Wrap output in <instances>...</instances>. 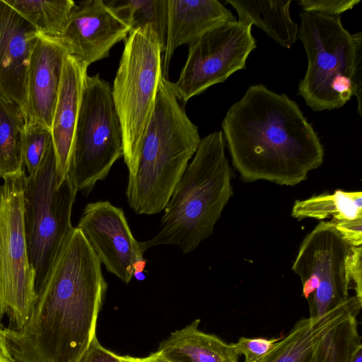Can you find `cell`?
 Listing matches in <instances>:
<instances>
[{"label":"cell","instance_id":"6da1fadb","mask_svg":"<svg viewBox=\"0 0 362 362\" xmlns=\"http://www.w3.org/2000/svg\"><path fill=\"white\" fill-rule=\"evenodd\" d=\"M107 284L101 263L74 227L47 277L24 327L5 328L16 362H79L96 337Z\"/></svg>","mask_w":362,"mask_h":362},{"label":"cell","instance_id":"7a4b0ae2","mask_svg":"<svg viewBox=\"0 0 362 362\" xmlns=\"http://www.w3.org/2000/svg\"><path fill=\"white\" fill-rule=\"evenodd\" d=\"M242 180L295 186L323 163L324 147L298 104L262 84L250 86L221 123Z\"/></svg>","mask_w":362,"mask_h":362},{"label":"cell","instance_id":"3957f363","mask_svg":"<svg viewBox=\"0 0 362 362\" xmlns=\"http://www.w3.org/2000/svg\"><path fill=\"white\" fill-rule=\"evenodd\" d=\"M221 131L201 139L192 160L177 183L152 238L140 242L142 252L173 245L184 254L194 251L209 238L232 197V170Z\"/></svg>","mask_w":362,"mask_h":362},{"label":"cell","instance_id":"277c9868","mask_svg":"<svg viewBox=\"0 0 362 362\" xmlns=\"http://www.w3.org/2000/svg\"><path fill=\"white\" fill-rule=\"evenodd\" d=\"M200 141L197 127L163 77L136 173L128 177L127 203L136 214L153 215L164 209Z\"/></svg>","mask_w":362,"mask_h":362},{"label":"cell","instance_id":"5b68a950","mask_svg":"<svg viewBox=\"0 0 362 362\" xmlns=\"http://www.w3.org/2000/svg\"><path fill=\"white\" fill-rule=\"evenodd\" d=\"M300 18L308 67L298 94L316 112L340 108L355 96L362 115V33H350L339 16L303 11Z\"/></svg>","mask_w":362,"mask_h":362},{"label":"cell","instance_id":"8992f818","mask_svg":"<svg viewBox=\"0 0 362 362\" xmlns=\"http://www.w3.org/2000/svg\"><path fill=\"white\" fill-rule=\"evenodd\" d=\"M161 48L151 28L129 33L114 79L112 95L123 134V158L134 175L158 86L163 77Z\"/></svg>","mask_w":362,"mask_h":362},{"label":"cell","instance_id":"52a82bcc","mask_svg":"<svg viewBox=\"0 0 362 362\" xmlns=\"http://www.w3.org/2000/svg\"><path fill=\"white\" fill-rule=\"evenodd\" d=\"M56 158L49 142L37 171L26 178L24 228L37 290L74 229L71 211L77 193L69 175L57 185Z\"/></svg>","mask_w":362,"mask_h":362},{"label":"cell","instance_id":"ba28073f","mask_svg":"<svg viewBox=\"0 0 362 362\" xmlns=\"http://www.w3.org/2000/svg\"><path fill=\"white\" fill-rule=\"evenodd\" d=\"M123 157V134L112 88L99 74L87 75L76 127L69 177L88 194Z\"/></svg>","mask_w":362,"mask_h":362},{"label":"cell","instance_id":"9c48e42d","mask_svg":"<svg viewBox=\"0 0 362 362\" xmlns=\"http://www.w3.org/2000/svg\"><path fill=\"white\" fill-rule=\"evenodd\" d=\"M25 171L4 178L0 186V323L19 330L27 322L36 298L35 276L25 237Z\"/></svg>","mask_w":362,"mask_h":362},{"label":"cell","instance_id":"30bf717a","mask_svg":"<svg viewBox=\"0 0 362 362\" xmlns=\"http://www.w3.org/2000/svg\"><path fill=\"white\" fill-rule=\"evenodd\" d=\"M353 246L332 221L320 222L301 243L292 265L308 300L310 318L317 320L349 301L353 290L362 300L350 271Z\"/></svg>","mask_w":362,"mask_h":362},{"label":"cell","instance_id":"8fae6325","mask_svg":"<svg viewBox=\"0 0 362 362\" xmlns=\"http://www.w3.org/2000/svg\"><path fill=\"white\" fill-rule=\"evenodd\" d=\"M255 48L251 25L238 21L227 23L189 45L180 76L176 82L168 81V86L176 98L185 104L245 69L247 57Z\"/></svg>","mask_w":362,"mask_h":362},{"label":"cell","instance_id":"7c38bea8","mask_svg":"<svg viewBox=\"0 0 362 362\" xmlns=\"http://www.w3.org/2000/svg\"><path fill=\"white\" fill-rule=\"evenodd\" d=\"M107 272L129 284L146 261L122 209L108 201L88 204L76 226Z\"/></svg>","mask_w":362,"mask_h":362},{"label":"cell","instance_id":"4fadbf2b","mask_svg":"<svg viewBox=\"0 0 362 362\" xmlns=\"http://www.w3.org/2000/svg\"><path fill=\"white\" fill-rule=\"evenodd\" d=\"M129 33L103 0L75 3L67 26L60 37L70 54L88 67L106 58L112 47Z\"/></svg>","mask_w":362,"mask_h":362},{"label":"cell","instance_id":"5bb4252c","mask_svg":"<svg viewBox=\"0 0 362 362\" xmlns=\"http://www.w3.org/2000/svg\"><path fill=\"white\" fill-rule=\"evenodd\" d=\"M70 54L61 38L37 33L26 74L25 124L51 129L66 57Z\"/></svg>","mask_w":362,"mask_h":362},{"label":"cell","instance_id":"9a60e30c","mask_svg":"<svg viewBox=\"0 0 362 362\" xmlns=\"http://www.w3.org/2000/svg\"><path fill=\"white\" fill-rule=\"evenodd\" d=\"M37 32L4 0H0V98L23 111L26 74Z\"/></svg>","mask_w":362,"mask_h":362},{"label":"cell","instance_id":"2e32d148","mask_svg":"<svg viewBox=\"0 0 362 362\" xmlns=\"http://www.w3.org/2000/svg\"><path fill=\"white\" fill-rule=\"evenodd\" d=\"M87 70L88 66L74 55L66 57L51 127L58 186L69 175Z\"/></svg>","mask_w":362,"mask_h":362},{"label":"cell","instance_id":"e0dca14e","mask_svg":"<svg viewBox=\"0 0 362 362\" xmlns=\"http://www.w3.org/2000/svg\"><path fill=\"white\" fill-rule=\"evenodd\" d=\"M237 21L231 11L217 0H168L166 45L162 64L168 79V69L175 49L195 42L209 32Z\"/></svg>","mask_w":362,"mask_h":362},{"label":"cell","instance_id":"ac0fdd59","mask_svg":"<svg viewBox=\"0 0 362 362\" xmlns=\"http://www.w3.org/2000/svg\"><path fill=\"white\" fill-rule=\"evenodd\" d=\"M196 319L162 341L157 349L172 362H240V355L231 344L199 329Z\"/></svg>","mask_w":362,"mask_h":362},{"label":"cell","instance_id":"d6986e66","mask_svg":"<svg viewBox=\"0 0 362 362\" xmlns=\"http://www.w3.org/2000/svg\"><path fill=\"white\" fill-rule=\"evenodd\" d=\"M291 0H227L237 11L238 21L255 25L276 43L290 48L296 41L298 24L290 15Z\"/></svg>","mask_w":362,"mask_h":362},{"label":"cell","instance_id":"ffe728a7","mask_svg":"<svg viewBox=\"0 0 362 362\" xmlns=\"http://www.w3.org/2000/svg\"><path fill=\"white\" fill-rule=\"evenodd\" d=\"M361 309L348 310L327 327L315 347L313 362H351L362 347L356 320Z\"/></svg>","mask_w":362,"mask_h":362},{"label":"cell","instance_id":"44dd1931","mask_svg":"<svg viewBox=\"0 0 362 362\" xmlns=\"http://www.w3.org/2000/svg\"><path fill=\"white\" fill-rule=\"evenodd\" d=\"M291 216L298 220H322L332 217L331 221L333 222L362 218V192L337 189L333 194L296 200L291 209Z\"/></svg>","mask_w":362,"mask_h":362},{"label":"cell","instance_id":"7402d4cb","mask_svg":"<svg viewBox=\"0 0 362 362\" xmlns=\"http://www.w3.org/2000/svg\"><path fill=\"white\" fill-rule=\"evenodd\" d=\"M25 128L23 111L0 98V177L25 171L23 145Z\"/></svg>","mask_w":362,"mask_h":362},{"label":"cell","instance_id":"603a6c76","mask_svg":"<svg viewBox=\"0 0 362 362\" xmlns=\"http://www.w3.org/2000/svg\"><path fill=\"white\" fill-rule=\"evenodd\" d=\"M105 4L124 23L129 33L148 26L156 33L165 52L168 26V0H110Z\"/></svg>","mask_w":362,"mask_h":362},{"label":"cell","instance_id":"cb8c5ba5","mask_svg":"<svg viewBox=\"0 0 362 362\" xmlns=\"http://www.w3.org/2000/svg\"><path fill=\"white\" fill-rule=\"evenodd\" d=\"M37 33L60 38L75 3L71 0H4Z\"/></svg>","mask_w":362,"mask_h":362},{"label":"cell","instance_id":"d4e9b609","mask_svg":"<svg viewBox=\"0 0 362 362\" xmlns=\"http://www.w3.org/2000/svg\"><path fill=\"white\" fill-rule=\"evenodd\" d=\"M51 140L50 128L38 123L25 124L23 157L28 175L34 174L38 169Z\"/></svg>","mask_w":362,"mask_h":362},{"label":"cell","instance_id":"484cf974","mask_svg":"<svg viewBox=\"0 0 362 362\" xmlns=\"http://www.w3.org/2000/svg\"><path fill=\"white\" fill-rule=\"evenodd\" d=\"M283 337L272 339L242 337L232 344L240 355L244 356L245 362H259Z\"/></svg>","mask_w":362,"mask_h":362},{"label":"cell","instance_id":"4316f807","mask_svg":"<svg viewBox=\"0 0 362 362\" xmlns=\"http://www.w3.org/2000/svg\"><path fill=\"white\" fill-rule=\"evenodd\" d=\"M360 0H299L298 4L303 11L315 12L329 16H339L352 9Z\"/></svg>","mask_w":362,"mask_h":362},{"label":"cell","instance_id":"83f0119b","mask_svg":"<svg viewBox=\"0 0 362 362\" xmlns=\"http://www.w3.org/2000/svg\"><path fill=\"white\" fill-rule=\"evenodd\" d=\"M333 223L337 230L346 243L353 247L361 246L362 218Z\"/></svg>","mask_w":362,"mask_h":362},{"label":"cell","instance_id":"f1b7e54d","mask_svg":"<svg viewBox=\"0 0 362 362\" xmlns=\"http://www.w3.org/2000/svg\"><path fill=\"white\" fill-rule=\"evenodd\" d=\"M79 362H123L119 355L103 346L97 337Z\"/></svg>","mask_w":362,"mask_h":362},{"label":"cell","instance_id":"f546056e","mask_svg":"<svg viewBox=\"0 0 362 362\" xmlns=\"http://www.w3.org/2000/svg\"><path fill=\"white\" fill-rule=\"evenodd\" d=\"M119 357L123 362H172L166 358L158 351H156L144 357H135L129 355H119Z\"/></svg>","mask_w":362,"mask_h":362},{"label":"cell","instance_id":"4dcf8cb0","mask_svg":"<svg viewBox=\"0 0 362 362\" xmlns=\"http://www.w3.org/2000/svg\"><path fill=\"white\" fill-rule=\"evenodd\" d=\"M8 347L4 328L0 323V362H15Z\"/></svg>","mask_w":362,"mask_h":362},{"label":"cell","instance_id":"1f68e13d","mask_svg":"<svg viewBox=\"0 0 362 362\" xmlns=\"http://www.w3.org/2000/svg\"><path fill=\"white\" fill-rule=\"evenodd\" d=\"M351 362H362V347L359 348L355 353Z\"/></svg>","mask_w":362,"mask_h":362},{"label":"cell","instance_id":"d6a6232c","mask_svg":"<svg viewBox=\"0 0 362 362\" xmlns=\"http://www.w3.org/2000/svg\"><path fill=\"white\" fill-rule=\"evenodd\" d=\"M15 362H16V361H15Z\"/></svg>","mask_w":362,"mask_h":362}]
</instances>
